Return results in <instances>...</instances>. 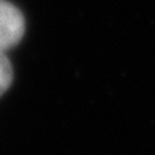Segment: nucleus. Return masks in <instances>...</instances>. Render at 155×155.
I'll return each mask as SVG.
<instances>
[{"mask_svg": "<svg viewBox=\"0 0 155 155\" xmlns=\"http://www.w3.org/2000/svg\"><path fill=\"white\" fill-rule=\"evenodd\" d=\"M25 19L13 3L0 0V52L15 48L24 37Z\"/></svg>", "mask_w": 155, "mask_h": 155, "instance_id": "f257e3e1", "label": "nucleus"}, {"mask_svg": "<svg viewBox=\"0 0 155 155\" xmlns=\"http://www.w3.org/2000/svg\"><path fill=\"white\" fill-rule=\"evenodd\" d=\"M13 82V65L6 52H0V97L10 89Z\"/></svg>", "mask_w": 155, "mask_h": 155, "instance_id": "f03ea898", "label": "nucleus"}]
</instances>
